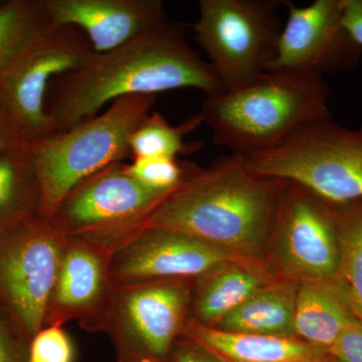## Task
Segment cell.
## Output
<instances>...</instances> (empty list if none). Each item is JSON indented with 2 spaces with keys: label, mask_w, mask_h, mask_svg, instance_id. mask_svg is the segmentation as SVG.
Returning a JSON list of instances; mask_svg holds the SVG:
<instances>
[{
  "label": "cell",
  "mask_w": 362,
  "mask_h": 362,
  "mask_svg": "<svg viewBox=\"0 0 362 362\" xmlns=\"http://www.w3.org/2000/svg\"><path fill=\"white\" fill-rule=\"evenodd\" d=\"M342 21L362 49V0H343Z\"/></svg>",
  "instance_id": "cell-30"
},
{
  "label": "cell",
  "mask_w": 362,
  "mask_h": 362,
  "mask_svg": "<svg viewBox=\"0 0 362 362\" xmlns=\"http://www.w3.org/2000/svg\"><path fill=\"white\" fill-rule=\"evenodd\" d=\"M288 18L268 71L335 75L356 70L362 49L342 21L343 0L300 7L286 1Z\"/></svg>",
  "instance_id": "cell-12"
},
{
  "label": "cell",
  "mask_w": 362,
  "mask_h": 362,
  "mask_svg": "<svg viewBox=\"0 0 362 362\" xmlns=\"http://www.w3.org/2000/svg\"><path fill=\"white\" fill-rule=\"evenodd\" d=\"M187 88L206 96L223 90L209 64L188 44L182 26L169 21L113 51L93 52L80 69L54 78L45 108L54 133L65 132L120 98Z\"/></svg>",
  "instance_id": "cell-1"
},
{
  "label": "cell",
  "mask_w": 362,
  "mask_h": 362,
  "mask_svg": "<svg viewBox=\"0 0 362 362\" xmlns=\"http://www.w3.org/2000/svg\"><path fill=\"white\" fill-rule=\"evenodd\" d=\"M283 0H201L195 35L223 90L269 71L282 25Z\"/></svg>",
  "instance_id": "cell-6"
},
{
  "label": "cell",
  "mask_w": 362,
  "mask_h": 362,
  "mask_svg": "<svg viewBox=\"0 0 362 362\" xmlns=\"http://www.w3.org/2000/svg\"><path fill=\"white\" fill-rule=\"evenodd\" d=\"M230 259H243L187 233L145 228L113 252L110 277L114 285L194 280Z\"/></svg>",
  "instance_id": "cell-13"
},
{
  "label": "cell",
  "mask_w": 362,
  "mask_h": 362,
  "mask_svg": "<svg viewBox=\"0 0 362 362\" xmlns=\"http://www.w3.org/2000/svg\"><path fill=\"white\" fill-rule=\"evenodd\" d=\"M339 274L335 295L362 321V199L334 204Z\"/></svg>",
  "instance_id": "cell-21"
},
{
  "label": "cell",
  "mask_w": 362,
  "mask_h": 362,
  "mask_svg": "<svg viewBox=\"0 0 362 362\" xmlns=\"http://www.w3.org/2000/svg\"><path fill=\"white\" fill-rule=\"evenodd\" d=\"M28 346L0 308V362H30Z\"/></svg>",
  "instance_id": "cell-26"
},
{
  "label": "cell",
  "mask_w": 362,
  "mask_h": 362,
  "mask_svg": "<svg viewBox=\"0 0 362 362\" xmlns=\"http://www.w3.org/2000/svg\"><path fill=\"white\" fill-rule=\"evenodd\" d=\"M66 240L42 216L0 233V308L28 343L45 327Z\"/></svg>",
  "instance_id": "cell-9"
},
{
  "label": "cell",
  "mask_w": 362,
  "mask_h": 362,
  "mask_svg": "<svg viewBox=\"0 0 362 362\" xmlns=\"http://www.w3.org/2000/svg\"><path fill=\"white\" fill-rule=\"evenodd\" d=\"M354 315L334 293L320 286L298 284L295 337L330 354Z\"/></svg>",
  "instance_id": "cell-20"
},
{
  "label": "cell",
  "mask_w": 362,
  "mask_h": 362,
  "mask_svg": "<svg viewBox=\"0 0 362 362\" xmlns=\"http://www.w3.org/2000/svg\"><path fill=\"white\" fill-rule=\"evenodd\" d=\"M125 164L128 175L158 192H173L199 168L197 164L170 157H141Z\"/></svg>",
  "instance_id": "cell-24"
},
{
  "label": "cell",
  "mask_w": 362,
  "mask_h": 362,
  "mask_svg": "<svg viewBox=\"0 0 362 362\" xmlns=\"http://www.w3.org/2000/svg\"><path fill=\"white\" fill-rule=\"evenodd\" d=\"M247 160L259 175L297 183L331 204L362 199V127L317 121Z\"/></svg>",
  "instance_id": "cell-5"
},
{
  "label": "cell",
  "mask_w": 362,
  "mask_h": 362,
  "mask_svg": "<svg viewBox=\"0 0 362 362\" xmlns=\"http://www.w3.org/2000/svg\"><path fill=\"white\" fill-rule=\"evenodd\" d=\"M13 117L0 99V153L26 144Z\"/></svg>",
  "instance_id": "cell-29"
},
{
  "label": "cell",
  "mask_w": 362,
  "mask_h": 362,
  "mask_svg": "<svg viewBox=\"0 0 362 362\" xmlns=\"http://www.w3.org/2000/svg\"><path fill=\"white\" fill-rule=\"evenodd\" d=\"M287 185L256 173L246 157L218 156L173 190L144 228L187 233L268 267L269 243Z\"/></svg>",
  "instance_id": "cell-2"
},
{
  "label": "cell",
  "mask_w": 362,
  "mask_h": 362,
  "mask_svg": "<svg viewBox=\"0 0 362 362\" xmlns=\"http://www.w3.org/2000/svg\"><path fill=\"white\" fill-rule=\"evenodd\" d=\"M168 362H223L188 338L180 337L175 342Z\"/></svg>",
  "instance_id": "cell-28"
},
{
  "label": "cell",
  "mask_w": 362,
  "mask_h": 362,
  "mask_svg": "<svg viewBox=\"0 0 362 362\" xmlns=\"http://www.w3.org/2000/svg\"><path fill=\"white\" fill-rule=\"evenodd\" d=\"M331 354L341 362H362V321L351 318Z\"/></svg>",
  "instance_id": "cell-27"
},
{
  "label": "cell",
  "mask_w": 362,
  "mask_h": 362,
  "mask_svg": "<svg viewBox=\"0 0 362 362\" xmlns=\"http://www.w3.org/2000/svg\"><path fill=\"white\" fill-rule=\"evenodd\" d=\"M181 337L223 362H302L332 356L297 337L230 332L188 318Z\"/></svg>",
  "instance_id": "cell-16"
},
{
  "label": "cell",
  "mask_w": 362,
  "mask_h": 362,
  "mask_svg": "<svg viewBox=\"0 0 362 362\" xmlns=\"http://www.w3.org/2000/svg\"><path fill=\"white\" fill-rule=\"evenodd\" d=\"M171 192L145 187L126 173L123 162L112 164L74 187L49 221L66 238L84 240L113 254L141 232Z\"/></svg>",
  "instance_id": "cell-7"
},
{
  "label": "cell",
  "mask_w": 362,
  "mask_h": 362,
  "mask_svg": "<svg viewBox=\"0 0 362 362\" xmlns=\"http://www.w3.org/2000/svg\"><path fill=\"white\" fill-rule=\"evenodd\" d=\"M112 256L104 247L68 238L45 326L76 321L86 330L96 332L113 289Z\"/></svg>",
  "instance_id": "cell-14"
},
{
  "label": "cell",
  "mask_w": 362,
  "mask_h": 362,
  "mask_svg": "<svg viewBox=\"0 0 362 362\" xmlns=\"http://www.w3.org/2000/svg\"><path fill=\"white\" fill-rule=\"evenodd\" d=\"M297 290V283L277 278L211 326L230 332L296 337Z\"/></svg>",
  "instance_id": "cell-18"
},
{
  "label": "cell",
  "mask_w": 362,
  "mask_h": 362,
  "mask_svg": "<svg viewBox=\"0 0 362 362\" xmlns=\"http://www.w3.org/2000/svg\"><path fill=\"white\" fill-rule=\"evenodd\" d=\"M30 362H75L73 340L63 326H45L28 346Z\"/></svg>",
  "instance_id": "cell-25"
},
{
  "label": "cell",
  "mask_w": 362,
  "mask_h": 362,
  "mask_svg": "<svg viewBox=\"0 0 362 362\" xmlns=\"http://www.w3.org/2000/svg\"><path fill=\"white\" fill-rule=\"evenodd\" d=\"M329 98L321 76L266 71L249 84L206 96L199 114L216 145L249 158L309 124L332 118Z\"/></svg>",
  "instance_id": "cell-3"
},
{
  "label": "cell",
  "mask_w": 362,
  "mask_h": 362,
  "mask_svg": "<svg viewBox=\"0 0 362 362\" xmlns=\"http://www.w3.org/2000/svg\"><path fill=\"white\" fill-rule=\"evenodd\" d=\"M267 264L277 278L334 293L340 249L334 204L288 181L269 243Z\"/></svg>",
  "instance_id": "cell-10"
},
{
  "label": "cell",
  "mask_w": 362,
  "mask_h": 362,
  "mask_svg": "<svg viewBox=\"0 0 362 362\" xmlns=\"http://www.w3.org/2000/svg\"><path fill=\"white\" fill-rule=\"evenodd\" d=\"M204 124L201 114L173 126L158 112H151L131 135V158L189 156L202 148L201 142L188 143L187 137Z\"/></svg>",
  "instance_id": "cell-22"
},
{
  "label": "cell",
  "mask_w": 362,
  "mask_h": 362,
  "mask_svg": "<svg viewBox=\"0 0 362 362\" xmlns=\"http://www.w3.org/2000/svg\"><path fill=\"white\" fill-rule=\"evenodd\" d=\"M93 52L82 30L51 25L0 73V99L25 142L54 133L45 108L49 85L80 69Z\"/></svg>",
  "instance_id": "cell-11"
},
{
  "label": "cell",
  "mask_w": 362,
  "mask_h": 362,
  "mask_svg": "<svg viewBox=\"0 0 362 362\" xmlns=\"http://www.w3.org/2000/svg\"><path fill=\"white\" fill-rule=\"evenodd\" d=\"M277 277L262 264L230 259L192 281L189 318L211 326Z\"/></svg>",
  "instance_id": "cell-17"
},
{
  "label": "cell",
  "mask_w": 362,
  "mask_h": 362,
  "mask_svg": "<svg viewBox=\"0 0 362 362\" xmlns=\"http://www.w3.org/2000/svg\"><path fill=\"white\" fill-rule=\"evenodd\" d=\"M192 281L113 284L97 331L110 337L117 362H168L189 318Z\"/></svg>",
  "instance_id": "cell-8"
},
{
  "label": "cell",
  "mask_w": 362,
  "mask_h": 362,
  "mask_svg": "<svg viewBox=\"0 0 362 362\" xmlns=\"http://www.w3.org/2000/svg\"><path fill=\"white\" fill-rule=\"evenodd\" d=\"M156 100L152 95L120 98L101 115L28 143L39 180L40 216L49 220L78 183L131 157V135L151 113Z\"/></svg>",
  "instance_id": "cell-4"
},
{
  "label": "cell",
  "mask_w": 362,
  "mask_h": 362,
  "mask_svg": "<svg viewBox=\"0 0 362 362\" xmlns=\"http://www.w3.org/2000/svg\"><path fill=\"white\" fill-rule=\"evenodd\" d=\"M51 25L42 0L0 4V73Z\"/></svg>",
  "instance_id": "cell-23"
},
{
  "label": "cell",
  "mask_w": 362,
  "mask_h": 362,
  "mask_svg": "<svg viewBox=\"0 0 362 362\" xmlns=\"http://www.w3.org/2000/svg\"><path fill=\"white\" fill-rule=\"evenodd\" d=\"M52 25L75 26L98 54L153 32L169 20L161 0H42Z\"/></svg>",
  "instance_id": "cell-15"
},
{
  "label": "cell",
  "mask_w": 362,
  "mask_h": 362,
  "mask_svg": "<svg viewBox=\"0 0 362 362\" xmlns=\"http://www.w3.org/2000/svg\"><path fill=\"white\" fill-rule=\"evenodd\" d=\"M302 362H341L338 361L337 357L331 356L327 357V358L322 359V361H302Z\"/></svg>",
  "instance_id": "cell-31"
},
{
  "label": "cell",
  "mask_w": 362,
  "mask_h": 362,
  "mask_svg": "<svg viewBox=\"0 0 362 362\" xmlns=\"http://www.w3.org/2000/svg\"><path fill=\"white\" fill-rule=\"evenodd\" d=\"M39 180L28 143L0 153V233L40 216Z\"/></svg>",
  "instance_id": "cell-19"
}]
</instances>
